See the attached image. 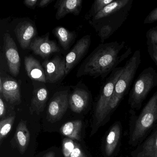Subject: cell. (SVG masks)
Returning <instances> with one entry per match:
<instances>
[{"label": "cell", "instance_id": "1", "mask_svg": "<svg viewBox=\"0 0 157 157\" xmlns=\"http://www.w3.org/2000/svg\"><path fill=\"white\" fill-rule=\"evenodd\" d=\"M125 44L124 41H114L99 45L81 65L77 77L88 75L94 78H106L132 53V49L129 48L120 55Z\"/></svg>", "mask_w": 157, "mask_h": 157}, {"label": "cell", "instance_id": "2", "mask_svg": "<svg viewBox=\"0 0 157 157\" xmlns=\"http://www.w3.org/2000/svg\"><path fill=\"white\" fill-rule=\"evenodd\" d=\"M133 0H114L92 20V25L102 44L110 38L124 24L129 15Z\"/></svg>", "mask_w": 157, "mask_h": 157}, {"label": "cell", "instance_id": "3", "mask_svg": "<svg viewBox=\"0 0 157 157\" xmlns=\"http://www.w3.org/2000/svg\"><path fill=\"white\" fill-rule=\"evenodd\" d=\"M140 63V51L136 50L123 67V71L117 82L110 101V112L118 105L123 97L127 93Z\"/></svg>", "mask_w": 157, "mask_h": 157}, {"label": "cell", "instance_id": "4", "mask_svg": "<svg viewBox=\"0 0 157 157\" xmlns=\"http://www.w3.org/2000/svg\"><path fill=\"white\" fill-rule=\"evenodd\" d=\"M157 85V72L152 67L143 70L134 82L129 94L128 103L131 107L141 106L151 91Z\"/></svg>", "mask_w": 157, "mask_h": 157}, {"label": "cell", "instance_id": "5", "mask_svg": "<svg viewBox=\"0 0 157 157\" xmlns=\"http://www.w3.org/2000/svg\"><path fill=\"white\" fill-rule=\"evenodd\" d=\"M123 68L124 67H117L115 69L103 86L94 112V121L96 125H100L110 113V101L117 82L123 71Z\"/></svg>", "mask_w": 157, "mask_h": 157}, {"label": "cell", "instance_id": "6", "mask_svg": "<svg viewBox=\"0 0 157 157\" xmlns=\"http://www.w3.org/2000/svg\"><path fill=\"white\" fill-rule=\"evenodd\" d=\"M157 120V91L145 105L136 122L132 140L136 141L142 137Z\"/></svg>", "mask_w": 157, "mask_h": 157}, {"label": "cell", "instance_id": "7", "mask_svg": "<svg viewBox=\"0 0 157 157\" xmlns=\"http://www.w3.org/2000/svg\"><path fill=\"white\" fill-rule=\"evenodd\" d=\"M67 91L57 92L51 99L47 112L48 121L52 123L59 121L67 110L69 105Z\"/></svg>", "mask_w": 157, "mask_h": 157}, {"label": "cell", "instance_id": "8", "mask_svg": "<svg viewBox=\"0 0 157 157\" xmlns=\"http://www.w3.org/2000/svg\"><path fill=\"white\" fill-rule=\"evenodd\" d=\"M91 44L90 35H86L78 40L70 52L66 56V75H67L81 61L88 52Z\"/></svg>", "mask_w": 157, "mask_h": 157}, {"label": "cell", "instance_id": "9", "mask_svg": "<svg viewBox=\"0 0 157 157\" xmlns=\"http://www.w3.org/2000/svg\"><path fill=\"white\" fill-rule=\"evenodd\" d=\"M4 48L9 70L13 76H18L21 67V59L16 44L8 33L3 36Z\"/></svg>", "mask_w": 157, "mask_h": 157}, {"label": "cell", "instance_id": "10", "mask_svg": "<svg viewBox=\"0 0 157 157\" xmlns=\"http://www.w3.org/2000/svg\"><path fill=\"white\" fill-rule=\"evenodd\" d=\"M47 82L53 83L60 80L66 75V60L59 56L43 63Z\"/></svg>", "mask_w": 157, "mask_h": 157}, {"label": "cell", "instance_id": "11", "mask_svg": "<svg viewBox=\"0 0 157 157\" xmlns=\"http://www.w3.org/2000/svg\"><path fill=\"white\" fill-rule=\"evenodd\" d=\"M49 33L43 36L35 37L30 45L29 49H31L35 55L42 57H47L51 54L59 52L60 49L56 43L49 39Z\"/></svg>", "mask_w": 157, "mask_h": 157}, {"label": "cell", "instance_id": "12", "mask_svg": "<svg viewBox=\"0 0 157 157\" xmlns=\"http://www.w3.org/2000/svg\"><path fill=\"white\" fill-rule=\"evenodd\" d=\"M15 33L21 48L26 49L29 48L32 41L37 34V31L32 23L25 21L17 25Z\"/></svg>", "mask_w": 157, "mask_h": 157}, {"label": "cell", "instance_id": "13", "mask_svg": "<svg viewBox=\"0 0 157 157\" xmlns=\"http://www.w3.org/2000/svg\"><path fill=\"white\" fill-rule=\"evenodd\" d=\"M82 0H61L56 3V19L60 20L69 13L78 15L82 8Z\"/></svg>", "mask_w": 157, "mask_h": 157}, {"label": "cell", "instance_id": "14", "mask_svg": "<svg viewBox=\"0 0 157 157\" xmlns=\"http://www.w3.org/2000/svg\"><path fill=\"white\" fill-rule=\"evenodd\" d=\"M90 100L88 91L82 89H77L69 97V105L72 112L77 113L82 112L87 107Z\"/></svg>", "mask_w": 157, "mask_h": 157}, {"label": "cell", "instance_id": "15", "mask_svg": "<svg viewBox=\"0 0 157 157\" xmlns=\"http://www.w3.org/2000/svg\"><path fill=\"white\" fill-rule=\"evenodd\" d=\"M24 62L25 70L31 79L47 82L44 69L37 59L33 57L25 56Z\"/></svg>", "mask_w": 157, "mask_h": 157}, {"label": "cell", "instance_id": "16", "mask_svg": "<svg viewBox=\"0 0 157 157\" xmlns=\"http://www.w3.org/2000/svg\"><path fill=\"white\" fill-rule=\"evenodd\" d=\"M0 93L5 101L11 104L21 102L20 86L14 80L6 79L3 81V88Z\"/></svg>", "mask_w": 157, "mask_h": 157}, {"label": "cell", "instance_id": "17", "mask_svg": "<svg viewBox=\"0 0 157 157\" xmlns=\"http://www.w3.org/2000/svg\"><path fill=\"white\" fill-rule=\"evenodd\" d=\"M31 101L30 112L31 114L34 113L39 115L44 111L47 101L48 99V92L46 88L42 87L35 90Z\"/></svg>", "mask_w": 157, "mask_h": 157}, {"label": "cell", "instance_id": "18", "mask_svg": "<svg viewBox=\"0 0 157 157\" xmlns=\"http://www.w3.org/2000/svg\"><path fill=\"white\" fill-rule=\"evenodd\" d=\"M14 138L20 152L23 154L26 151L30 141V133L27 128L26 121H20L16 128Z\"/></svg>", "mask_w": 157, "mask_h": 157}, {"label": "cell", "instance_id": "19", "mask_svg": "<svg viewBox=\"0 0 157 157\" xmlns=\"http://www.w3.org/2000/svg\"><path fill=\"white\" fill-rule=\"evenodd\" d=\"M82 121L73 120L65 123L60 128V132L63 136L71 139L80 140L82 128Z\"/></svg>", "mask_w": 157, "mask_h": 157}, {"label": "cell", "instance_id": "20", "mask_svg": "<svg viewBox=\"0 0 157 157\" xmlns=\"http://www.w3.org/2000/svg\"><path fill=\"white\" fill-rule=\"evenodd\" d=\"M54 34L65 50L69 49L77 37V33L75 32H71L62 26H57L55 28Z\"/></svg>", "mask_w": 157, "mask_h": 157}, {"label": "cell", "instance_id": "21", "mask_svg": "<svg viewBox=\"0 0 157 157\" xmlns=\"http://www.w3.org/2000/svg\"><path fill=\"white\" fill-rule=\"evenodd\" d=\"M121 135V129L118 124H115L112 127L106 137L105 144V153L110 156L115 150Z\"/></svg>", "mask_w": 157, "mask_h": 157}, {"label": "cell", "instance_id": "22", "mask_svg": "<svg viewBox=\"0 0 157 157\" xmlns=\"http://www.w3.org/2000/svg\"><path fill=\"white\" fill-rule=\"evenodd\" d=\"M141 157H157V134L151 136L145 141Z\"/></svg>", "mask_w": 157, "mask_h": 157}, {"label": "cell", "instance_id": "23", "mask_svg": "<svg viewBox=\"0 0 157 157\" xmlns=\"http://www.w3.org/2000/svg\"><path fill=\"white\" fill-rule=\"evenodd\" d=\"M114 1V0H96L92 5L90 10L86 14L85 18L87 20L92 19L105 7Z\"/></svg>", "mask_w": 157, "mask_h": 157}, {"label": "cell", "instance_id": "24", "mask_svg": "<svg viewBox=\"0 0 157 157\" xmlns=\"http://www.w3.org/2000/svg\"><path fill=\"white\" fill-rule=\"evenodd\" d=\"M15 116L9 117L2 120L0 122V144L11 130L15 120Z\"/></svg>", "mask_w": 157, "mask_h": 157}, {"label": "cell", "instance_id": "25", "mask_svg": "<svg viewBox=\"0 0 157 157\" xmlns=\"http://www.w3.org/2000/svg\"><path fill=\"white\" fill-rule=\"evenodd\" d=\"M76 142L71 139H64L62 143V151L65 157H70L71 152L75 148Z\"/></svg>", "mask_w": 157, "mask_h": 157}, {"label": "cell", "instance_id": "26", "mask_svg": "<svg viewBox=\"0 0 157 157\" xmlns=\"http://www.w3.org/2000/svg\"><path fill=\"white\" fill-rule=\"evenodd\" d=\"M147 44L157 47V25L150 28L146 33Z\"/></svg>", "mask_w": 157, "mask_h": 157}, {"label": "cell", "instance_id": "27", "mask_svg": "<svg viewBox=\"0 0 157 157\" xmlns=\"http://www.w3.org/2000/svg\"><path fill=\"white\" fill-rule=\"evenodd\" d=\"M157 21V7L152 10L145 18L144 24H150Z\"/></svg>", "mask_w": 157, "mask_h": 157}, {"label": "cell", "instance_id": "28", "mask_svg": "<svg viewBox=\"0 0 157 157\" xmlns=\"http://www.w3.org/2000/svg\"><path fill=\"white\" fill-rule=\"evenodd\" d=\"M70 157H88L78 143H76L75 148L71 152Z\"/></svg>", "mask_w": 157, "mask_h": 157}, {"label": "cell", "instance_id": "29", "mask_svg": "<svg viewBox=\"0 0 157 157\" xmlns=\"http://www.w3.org/2000/svg\"><path fill=\"white\" fill-rule=\"evenodd\" d=\"M147 46L150 56L157 66V47L149 44H147Z\"/></svg>", "mask_w": 157, "mask_h": 157}, {"label": "cell", "instance_id": "30", "mask_svg": "<svg viewBox=\"0 0 157 157\" xmlns=\"http://www.w3.org/2000/svg\"><path fill=\"white\" fill-rule=\"evenodd\" d=\"M6 113V107L2 96L0 98V117L2 118Z\"/></svg>", "mask_w": 157, "mask_h": 157}, {"label": "cell", "instance_id": "31", "mask_svg": "<svg viewBox=\"0 0 157 157\" xmlns=\"http://www.w3.org/2000/svg\"><path fill=\"white\" fill-rule=\"evenodd\" d=\"M37 2V0H25L24 3L28 8L33 9L35 8Z\"/></svg>", "mask_w": 157, "mask_h": 157}, {"label": "cell", "instance_id": "32", "mask_svg": "<svg viewBox=\"0 0 157 157\" xmlns=\"http://www.w3.org/2000/svg\"><path fill=\"white\" fill-rule=\"evenodd\" d=\"M53 2V0H42L40 1L38 3V7L39 8H44L49 5L50 3Z\"/></svg>", "mask_w": 157, "mask_h": 157}, {"label": "cell", "instance_id": "33", "mask_svg": "<svg viewBox=\"0 0 157 157\" xmlns=\"http://www.w3.org/2000/svg\"><path fill=\"white\" fill-rule=\"evenodd\" d=\"M43 157H56V154L53 151H50L45 154Z\"/></svg>", "mask_w": 157, "mask_h": 157}, {"label": "cell", "instance_id": "34", "mask_svg": "<svg viewBox=\"0 0 157 157\" xmlns=\"http://www.w3.org/2000/svg\"><path fill=\"white\" fill-rule=\"evenodd\" d=\"M3 81L2 80V78L1 77L0 78V92H1L2 91V88H3Z\"/></svg>", "mask_w": 157, "mask_h": 157}]
</instances>
